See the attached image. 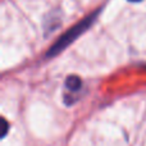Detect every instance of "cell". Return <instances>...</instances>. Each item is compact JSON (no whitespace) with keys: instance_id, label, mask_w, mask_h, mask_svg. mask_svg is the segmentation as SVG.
<instances>
[{"instance_id":"cell-3","label":"cell","mask_w":146,"mask_h":146,"mask_svg":"<svg viewBox=\"0 0 146 146\" xmlns=\"http://www.w3.org/2000/svg\"><path fill=\"white\" fill-rule=\"evenodd\" d=\"M3 122H4V128H3L1 135H3V136H5V135H7V129H8V123L4 121V119H3Z\"/></svg>"},{"instance_id":"cell-1","label":"cell","mask_w":146,"mask_h":146,"mask_svg":"<svg viewBox=\"0 0 146 146\" xmlns=\"http://www.w3.org/2000/svg\"><path fill=\"white\" fill-rule=\"evenodd\" d=\"M91 21H94V17H92V15H91L90 18H87V19H85V21H81L80 25H77L74 28H73V30H69L68 33H66V36H64V37L59 38V40L56 41V44L54 45V48L49 50V54H48V55H55V54L59 53L62 49L66 48L68 44H71L76 37H78V36H80L81 33H82L83 31H85L86 28H87L88 26L91 25Z\"/></svg>"},{"instance_id":"cell-2","label":"cell","mask_w":146,"mask_h":146,"mask_svg":"<svg viewBox=\"0 0 146 146\" xmlns=\"http://www.w3.org/2000/svg\"><path fill=\"white\" fill-rule=\"evenodd\" d=\"M81 86H82V82H81L80 77H77V76H69L66 81V87L73 94L80 91Z\"/></svg>"},{"instance_id":"cell-4","label":"cell","mask_w":146,"mask_h":146,"mask_svg":"<svg viewBox=\"0 0 146 146\" xmlns=\"http://www.w3.org/2000/svg\"><path fill=\"white\" fill-rule=\"evenodd\" d=\"M128 1H131V3H139V1H141V0H128Z\"/></svg>"}]
</instances>
